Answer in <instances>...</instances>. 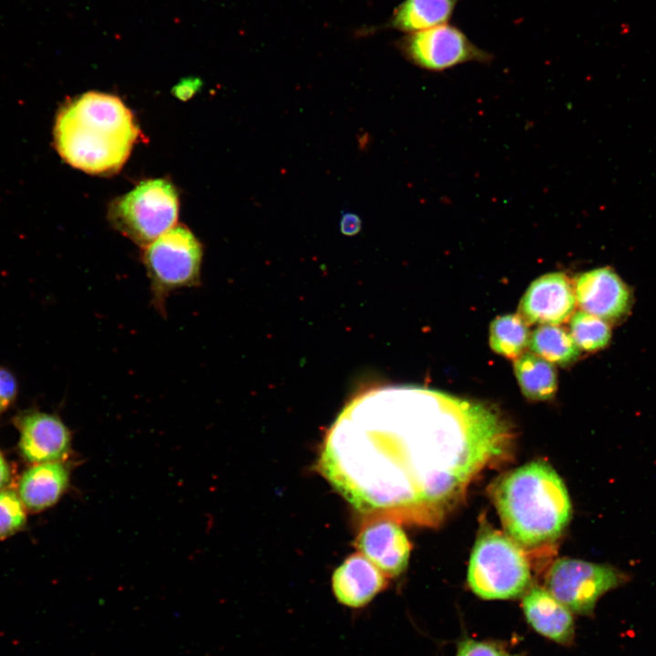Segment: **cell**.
I'll list each match as a JSON object with an SVG mask.
<instances>
[{
  "label": "cell",
  "mask_w": 656,
  "mask_h": 656,
  "mask_svg": "<svg viewBox=\"0 0 656 656\" xmlns=\"http://www.w3.org/2000/svg\"><path fill=\"white\" fill-rule=\"evenodd\" d=\"M569 331L578 347L585 352L604 348L611 337L610 327L605 320L584 311L571 315Z\"/></svg>",
  "instance_id": "ffe728a7"
},
{
  "label": "cell",
  "mask_w": 656,
  "mask_h": 656,
  "mask_svg": "<svg viewBox=\"0 0 656 656\" xmlns=\"http://www.w3.org/2000/svg\"><path fill=\"white\" fill-rule=\"evenodd\" d=\"M198 84L197 79H188L179 83L176 87L177 95H190L196 89Z\"/></svg>",
  "instance_id": "484cf974"
},
{
  "label": "cell",
  "mask_w": 656,
  "mask_h": 656,
  "mask_svg": "<svg viewBox=\"0 0 656 656\" xmlns=\"http://www.w3.org/2000/svg\"><path fill=\"white\" fill-rule=\"evenodd\" d=\"M387 579L372 561L356 552L333 571L332 589L339 603L359 609L386 588Z\"/></svg>",
  "instance_id": "4fadbf2b"
},
{
  "label": "cell",
  "mask_w": 656,
  "mask_h": 656,
  "mask_svg": "<svg viewBox=\"0 0 656 656\" xmlns=\"http://www.w3.org/2000/svg\"><path fill=\"white\" fill-rule=\"evenodd\" d=\"M26 512L21 498L11 490L0 491V538L21 529Z\"/></svg>",
  "instance_id": "44dd1931"
},
{
  "label": "cell",
  "mask_w": 656,
  "mask_h": 656,
  "mask_svg": "<svg viewBox=\"0 0 656 656\" xmlns=\"http://www.w3.org/2000/svg\"><path fill=\"white\" fill-rule=\"evenodd\" d=\"M492 497L507 536L519 547L556 540L571 518L567 487L552 466L536 460L503 475Z\"/></svg>",
  "instance_id": "3957f363"
},
{
  "label": "cell",
  "mask_w": 656,
  "mask_h": 656,
  "mask_svg": "<svg viewBox=\"0 0 656 656\" xmlns=\"http://www.w3.org/2000/svg\"><path fill=\"white\" fill-rule=\"evenodd\" d=\"M513 431L488 404L414 385L353 398L328 430L318 469L364 521L435 526L477 476L509 455Z\"/></svg>",
  "instance_id": "6da1fadb"
},
{
  "label": "cell",
  "mask_w": 656,
  "mask_h": 656,
  "mask_svg": "<svg viewBox=\"0 0 656 656\" xmlns=\"http://www.w3.org/2000/svg\"><path fill=\"white\" fill-rule=\"evenodd\" d=\"M68 470L59 461L37 464L27 469L19 483L24 505L34 511L53 506L67 489Z\"/></svg>",
  "instance_id": "9a60e30c"
},
{
  "label": "cell",
  "mask_w": 656,
  "mask_h": 656,
  "mask_svg": "<svg viewBox=\"0 0 656 656\" xmlns=\"http://www.w3.org/2000/svg\"><path fill=\"white\" fill-rule=\"evenodd\" d=\"M10 479L9 466L0 451V489L5 487Z\"/></svg>",
  "instance_id": "d4e9b609"
},
{
  "label": "cell",
  "mask_w": 656,
  "mask_h": 656,
  "mask_svg": "<svg viewBox=\"0 0 656 656\" xmlns=\"http://www.w3.org/2000/svg\"><path fill=\"white\" fill-rule=\"evenodd\" d=\"M456 656H523V654L510 651L498 641H478L466 637L458 642Z\"/></svg>",
  "instance_id": "7402d4cb"
},
{
  "label": "cell",
  "mask_w": 656,
  "mask_h": 656,
  "mask_svg": "<svg viewBox=\"0 0 656 656\" xmlns=\"http://www.w3.org/2000/svg\"><path fill=\"white\" fill-rule=\"evenodd\" d=\"M361 225V220L356 214L352 212H345L342 215L340 220V228L343 234H356L360 231Z\"/></svg>",
  "instance_id": "cb8c5ba5"
},
{
  "label": "cell",
  "mask_w": 656,
  "mask_h": 656,
  "mask_svg": "<svg viewBox=\"0 0 656 656\" xmlns=\"http://www.w3.org/2000/svg\"><path fill=\"white\" fill-rule=\"evenodd\" d=\"M626 579L625 574L610 565L563 558L550 568L546 588L571 612L590 616L598 600Z\"/></svg>",
  "instance_id": "52a82bcc"
},
{
  "label": "cell",
  "mask_w": 656,
  "mask_h": 656,
  "mask_svg": "<svg viewBox=\"0 0 656 656\" xmlns=\"http://www.w3.org/2000/svg\"><path fill=\"white\" fill-rule=\"evenodd\" d=\"M514 372L522 394L529 400L551 399L558 389V376L551 363L533 353L514 361Z\"/></svg>",
  "instance_id": "e0dca14e"
},
{
  "label": "cell",
  "mask_w": 656,
  "mask_h": 656,
  "mask_svg": "<svg viewBox=\"0 0 656 656\" xmlns=\"http://www.w3.org/2000/svg\"><path fill=\"white\" fill-rule=\"evenodd\" d=\"M140 135L132 112L115 96L91 91L67 102L54 128L56 148L70 166L94 175L117 173Z\"/></svg>",
  "instance_id": "7a4b0ae2"
},
{
  "label": "cell",
  "mask_w": 656,
  "mask_h": 656,
  "mask_svg": "<svg viewBox=\"0 0 656 656\" xmlns=\"http://www.w3.org/2000/svg\"><path fill=\"white\" fill-rule=\"evenodd\" d=\"M528 346L533 354L561 366L573 364L580 354V349L570 333L552 324H542L535 329Z\"/></svg>",
  "instance_id": "ac0fdd59"
},
{
  "label": "cell",
  "mask_w": 656,
  "mask_h": 656,
  "mask_svg": "<svg viewBox=\"0 0 656 656\" xmlns=\"http://www.w3.org/2000/svg\"><path fill=\"white\" fill-rule=\"evenodd\" d=\"M401 49L413 65L434 73L470 62L490 64L494 59L491 53L448 23L409 34L402 40Z\"/></svg>",
  "instance_id": "ba28073f"
},
{
  "label": "cell",
  "mask_w": 656,
  "mask_h": 656,
  "mask_svg": "<svg viewBox=\"0 0 656 656\" xmlns=\"http://www.w3.org/2000/svg\"><path fill=\"white\" fill-rule=\"evenodd\" d=\"M530 582L529 565L521 547L498 531H483L469 559L470 589L484 600H508L521 596Z\"/></svg>",
  "instance_id": "277c9868"
},
{
  "label": "cell",
  "mask_w": 656,
  "mask_h": 656,
  "mask_svg": "<svg viewBox=\"0 0 656 656\" xmlns=\"http://www.w3.org/2000/svg\"><path fill=\"white\" fill-rule=\"evenodd\" d=\"M528 323L520 314L507 313L496 317L489 327V344L497 354L517 358L529 343Z\"/></svg>",
  "instance_id": "d6986e66"
},
{
  "label": "cell",
  "mask_w": 656,
  "mask_h": 656,
  "mask_svg": "<svg viewBox=\"0 0 656 656\" xmlns=\"http://www.w3.org/2000/svg\"><path fill=\"white\" fill-rule=\"evenodd\" d=\"M14 423L20 432L19 447L26 461L56 462L68 454L70 432L57 415L29 409L18 414Z\"/></svg>",
  "instance_id": "9c48e42d"
},
{
  "label": "cell",
  "mask_w": 656,
  "mask_h": 656,
  "mask_svg": "<svg viewBox=\"0 0 656 656\" xmlns=\"http://www.w3.org/2000/svg\"><path fill=\"white\" fill-rule=\"evenodd\" d=\"M142 249L153 303L164 314L171 292L200 283L203 247L189 228L179 224Z\"/></svg>",
  "instance_id": "5b68a950"
},
{
  "label": "cell",
  "mask_w": 656,
  "mask_h": 656,
  "mask_svg": "<svg viewBox=\"0 0 656 656\" xmlns=\"http://www.w3.org/2000/svg\"><path fill=\"white\" fill-rule=\"evenodd\" d=\"M179 198L174 186L163 179H148L109 205L108 220L124 236L141 248L174 225Z\"/></svg>",
  "instance_id": "8992f818"
},
{
  "label": "cell",
  "mask_w": 656,
  "mask_h": 656,
  "mask_svg": "<svg viewBox=\"0 0 656 656\" xmlns=\"http://www.w3.org/2000/svg\"><path fill=\"white\" fill-rule=\"evenodd\" d=\"M521 605L527 622L536 632L560 645L573 642L572 612L547 589L531 588L525 593Z\"/></svg>",
  "instance_id": "5bb4252c"
},
{
  "label": "cell",
  "mask_w": 656,
  "mask_h": 656,
  "mask_svg": "<svg viewBox=\"0 0 656 656\" xmlns=\"http://www.w3.org/2000/svg\"><path fill=\"white\" fill-rule=\"evenodd\" d=\"M17 393L18 384L15 374L9 369L0 366V414L13 405Z\"/></svg>",
  "instance_id": "603a6c76"
},
{
  "label": "cell",
  "mask_w": 656,
  "mask_h": 656,
  "mask_svg": "<svg viewBox=\"0 0 656 656\" xmlns=\"http://www.w3.org/2000/svg\"><path fill=\"white\" fill-rule=\"evenodd\" d=\"M459 0H405L394 14L393 26L411 34L447 24Z\"/></svg>",
  "instance_id": "2e32d148"
},
{
  "label": "cell",
  "mask_w": 656,
  "mask_h": 656,
  "mask_svg": "<svg viewBox=\"0 0 656 656\" xmlns=\"http://www.w3.org/2000/svg\"><path fill=\"white\" fill-rule=\"evenodd\" d=\"M575 303L574 288L567 275L549 272L531 282L519 302L518 312L528 323L559 325L571 317Z\"/></svg>",
  "instance_id": "30bf717a"
},
{
  "label": "cell",
  "mask_w": 656,
  "mask_h": 656,
  "mask_svg": "<svg viewBox=\"0 0 656 656\" xmlns=\"http://www.w3.org/2000/svg\"><path fill=\"white\" fill-rule=\"evenodd\" d=\"M358 552L387 578L401 575L408 565L411 543L399 523L386 518L364 521L355 538Z\"/></svg>",
  "instance_id": "8fae6325"
},
{
  "label": "cell",
  "mask_w": 656,
  "mask_h": 656,
  "mask_svg": "<svg viewBox=\"0 0 656 656\" xmlns=\"http://www.w3.org/2000/svg\"><path fill=\"white\" fill-rule=\"evenodd\" d=\"M574 292L581 311L606 322L621 318L630 306L629 289L618 274L608 267L581 273L576 279Z\"/></svg>",
  "instance_id": "7c38bea8"
}]
</instances>
